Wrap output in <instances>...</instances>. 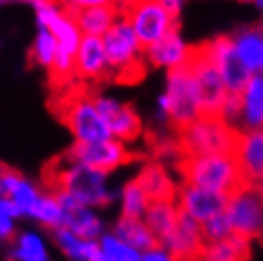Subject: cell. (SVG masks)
Segmentation results:
<instances>
[{
	"label": "cell",
	"instance_id": "obj_41",
	"mask_svg": "<svg viewBox=\"0 0 263 261\" xmlns=\"http://www.w3.org/2000/svg\"><path fill=\"white\" fill-rule=\"evenodd\" d=\"M158 2H160L168 12L174 13V15H179L181 10H183V6L187 4V0H158Z\"/></svg>",
	"mask_w": 263,
	"mask_h": 261
},
{
	"label": "cell",
	"instance_id": "obj_11",
	"mask_svg": "<svg viewBox=\"0 0 263 261\" xmlns=\"http://www.w3.org/2000/svg\"><path fill=\"white\" fill-rule=\"evenodd\" d=\"M189 67L195 74L198 91H200L202 111L208 113V115H219V109H221V105H223L225 98L229 94L219 71L210 59L204 55L200 48H195Z\"/></svg>",
	"mask_w": 263,
	"mask_h": 261
},
{
	"label": "cell",
	"instance_id": "obj_43",
	"mask_svg": "<svg viewBox=\"0 0 263 261\" xmlns=\"http://www.w3.org/2000/svg\"><path fill=\"white\" fill-rule=\"evenodd\" d=\"M240 2H250V4H254L256 8L263 10V0H240Z\"/></svg>",
	"mask_w": 263,
	"mask_h": 261
},
{
	"label": "cell",
	"instance_id": "obj_29",
	"mask_svg": "<svg viewBox=\"0 0 263 261\" xmlns=\"http://www.w3.org/2000/svg\"><path fill=\"white\" fill-rule=\"evenodd\" d=\"M103 261H141V252L115 233H105L98 238Z\"/></svg>",
	"mask_w": 263,
	"mask_h": 261
},
{
	"label": "cell",
	"instance_id": "obj_18",
	"mask_svg": "<svg viewBox=\"0 0 263 261\" xmlns=\"http://www.w3.org/2000/svg\"><path fill=\"white\" fill-rule=\"evenodd\" d=\"M60 196L61 208H63V227L71 229L82 238H99L103 235V219L98 214V208L72 198L63 191H55Z\"/></svg>",
	"mask_w": 263,
	"mask_h": 261
},
{
	"label": "cell",
	"instance_id": "obj_16",
	"mask_svg": "<svg viewBox=\"0 0 263 261\" xmlns=\"http://www.w3.org/2000/svg\"><path fill=\"white\" fill-rule=\"evenodd\" d=\"M244 183L259 185L263 181V128L238 132L233 149Z\"/></svg>",
	"mask_w": 263,
	"mask_h": 261
},
{
	"label": "cell",
	"instance_id": "obj_8",
	"mask_svg": "<svg viewBox=\"0 0 263 261\" xmlns=\"http://www.w3.org/2000/svg\"><path fill=\"white\" fill-rule=\"evenodd\" d=\"M122 13L143 48L178 29V15L168 12L158 0H143Z\"/></svg>",
	"mask_w": 263,
	"mask_h": 261
},
{
	"label": "cell",
	"instance_id": "obj_36",
	"mask_svg": "<svg viewBox=\"0 0 263 261\" xmlns=\"http://www.w3.org/2000/svg\"><path fill=\"white\" fill-rule=\"evenodd\" d=\"M219 117L227 120L231 126H238V117H240V98H238V91H229L227 98H225L221 109H219Z\"/></svg>",
	"mask_w": 263,
	"mask_h": 261
},
{
	"label": "cell",
	"instance_id": "obj_6",
	"mask_svg": "<svg viewBox=\"0 0 263 261\" xmlns=\"http://www.w3.org/2000/svg\"><path fill=\"white\" fill-rule=\"evenodd\" d=\"M225 214L233 233L256 240L263 236V193L257 185L242 183L227 195Z\"/></svg>",
	"mask_w": 263,
	"mask_h": 261
},
{
	"label": "cell",
	"instance_id": "obj_46",
	"mask_svg": "<svg viewBox=\"0 0 263 261\" xmlns=\"http://www.w3.org/2000/svg\"><path fill=\"white\" fill-rule=\"evenodd\" d=\"M259 74H261V79H263V71H261V72H259Z\"/></svg>",
	"mask_w": 263,
	"mask_h": 261
},
{
	"label": "cell",
	"instance_id": "obj_1",
	"mask_svg": "<svg viewBox=\"0 0 263 261\" xmlns=\"http://www.w3.org/2000/svg\"><path fill=\"white\" fill-rule=\"evenodd\" d=\"M50 183L53 191H63L92 208H105L112 202L109 174L67 157L65 162L53 166Z\"/></svg>",
	"mask_w": 263,
	"mask_h": 261
},
{
	"label": "cell",
	"instance_id": "obj_5",
	"mask_svg": "<svg viewBox=\"0 0 263 261\" xmlns=\"http://www.w3.org/2000/svg\"><path fill=\"white\" fill-rule=\"evenodd\" d=\"M101 39L105 46L111 74L120 80L139 79L145 67L143 46L124 17V13H120L119 20L112 23L111 29Z\"/></svg>",
	"mask_w": 263,
	"mask_h": 261
},
{
	"label": "cell",
	"instance_id": "obj_37",
	"mask_svg": "<svg viewBox=\"0 0 263 261\" xmlns=\"http://www.w3.org/2000/svg\"><path fill=\"white\" fill-rule=\"evenodd\" d=\"M172 254L162 242H155L151 248L141 252V261H170Z\"/></svg>",
	"mask_w": 263,
	"mask_h": 261
},
{
	"label": "cell",
	"instance_id": "obj_44",
	"mask_svg": "<svg viewBox=\"0 0 263 261\" xmlns=\"http://www.w3.org/2000/svg\"><path fill=\"white\" fill-rule=\"evenodd\" d=\"M4 168H6V166H2V164H0V177H2V172H4Z\"/></svg>",
	"mask_w": 263,
	"mask_h": 261
},
{
	"label": "cell",
	"instance_id": "obj_23",
	"mask_svg": "<svg viewBox=\"0 0 263 261\" xmlns=\"http://www.w3.org/2000/svg\"><path fill=\"white\" fill-rule=\"evenodd\" d=\"M179 208L176 198H160V200H151L143 214L145 225L151 229L158 242H162L166 236L172 233L179 219Z\"/></svg>",
	"mask_w": 263,
	"mask_h": 261
},
{
	"label": "cell",
	"instance_id": "obj_26",
	"mask_svg": "<svg viewBox=\"0 0 263 261\" xmlns=\"http://www.w3.org/2000/svg\"><path fill=\"white\" fill-rule=\"evenodd\" d=\"M202 259L208 261H240L250 257V240L244 236L231 233L225 238L206 242L200 254Z\"/></svg>",
	"mask_w": 263,
	"mask_h": 261
},
{
	"label": "cell",
	"instance_id": "obj_34",
	"mask_svg": "<svg viewBox=\"0 0 263 261\" xmlns=\"http://www.w3.org/2000/svg\"><path fill=\"white\" fill-rule=\"evenodd\" d=\"M200 227H202V235L206 242L219 240V238H225L233 233V227H231V221L225 214V210L216 214V216L208 217L204 223H200Z\"/></svg>",
	"mask_w": 263,
	"mask_h": 261
},
{
	"label": "cell",
	"instance_id": "obj_13",
	"mask_svg": "<svg viewBox=\"0 0 263 261\" xmlns=\"http://www.w3.org/2000/svg\"><path fill=\"white\" fill-rule=\"evenodd\" d=\"M176 202L181 214L193 217L198 223H204L208 217L223 212L227 204V195L183 181V185L176 191Z\"/></svg>",
	"mask_w": 263,
	"mask_h": 261
},
{
	"label": "cell",
	"instance_id": "obj_35",
	"mask_svg": "<svg viewBox=\"0 0 263 261\" xmlns=\"http://www.w3.org/2000/svg\"><path fill=\"white\" fill-rule=\"evenodd\" d=\"M50 72H52V79L55 82L71 80L74 77V53L65 52V50H58L55 59H53L52 67H50Z\"/></svg>",
	"mask_w": 263,
	"mask_h": 261
},
{
	"label": "cell",
	"instance_id": "obj_15",
	"mask_svg": "<svg viewBox=\"0 0 263 261\" xmlns=\"http://www.w3.org/2000/svg\"><path fill=\"white\" fill-rule=\"evenodd\" d=\"M74 77L88 80V82H98V80L111 77L101 36L82 34L79 48L74 52Z\"/></svg>",
	"mask_w": 263,
	"mask_h": 261
},
{
	"label": "cell",
	"instance_id": "obj_32",
	"mask_svg": "<svg viewBox=\"0 0 263 261\" xmlns=\"http://www.w3.org/2000/svg\"><path fill=\"white\" fill-rule=\"evenodd\" d=\"M58 50H60L58 39L53 36L52 31L48 27H39L36 36L33 40V46H31V58H33L34 63L50 71Z\"/></svg>",
	"mask_w": 263,
	"mask_h": 261
},
{
	"label": "cell",
	"instance_id": "obj_45",
	"mask_svg": "<svg viewBox=\"0 0 263 261\" xmlns=\"http://www.w3.org/2000/svg\"><path fill=\"white\" fill-rule=\"evenodd\" d=\"M257 187H259V191H261V193H263V181L259 183V185H257Z\"/></svg>",
	"mask_w": 263,
	"mask_h": 261
},
{
	"label": "cell",
	"instance_id": "obj_14",
	"mask_svg": "<svg viewBox=\"0 0 263 261\" xmlns=\"http://www.w3.org/2000/svg\"><path fill=\"white\" fill-rule=\"evenodd\" d=\"M193 52L195 48L187 44V40L181 36L178 29H174L157 42H153L151 46L143 48V59L145 65L172 71V69L187 65L193 58Z\"/></svg>",
	"mask_w": 263,
	"mask_h": 261
},
{
	"label": "cell",
	"instance_id": "obj_27",
	"mask_svg": "<svg viewBox=\"0 0 263 261\" xmlns=\"http://www.w3.org/2000/svg\"><path fill=\"white\" fill-rule=\"evenodd\" d=\"M112 233L119 235L120 238H124L128 244H132L139 252L151 248L155 242H158L151 233V229L145 225L143 217L120 216L117 223L112 225Z\"/></svg>",
	"mask_w": 263,
	"mask_h": 261
},
{
	"label": "cell",
	"instance_id": "obj_22",
	"mask_svg": "<svg viewBox=\"0 0 263 261\" xmlns=\"http://www.w3.org/2000/svg\"><path fill=\"white\" fill-rule=\"evenodd\" d=\"M53 242L61 254L72 261H103L98 238H82L63 225L53 229Z\"/></svg>",
	"mask_w": 263,
	"mask_h": 261
},
{
	"label": "cell",
	"instance_id": "obj_3",
	"mask_svg": "<svg viewBox=\"0 0 263 261\" xmlns=\"http://www.w3.org/2000/svg\"><path fill=\"white\" fill-rule=\"evenodd\" d=\"M183 181L200 185L204 189L229 195L244 183L238 162L233 153H214V155H191L185 157L181 166Z\"/></svg>",
	"mask_w": 263,
	"mask_h": 261
},
{
	"label": "cell",
	"instance_id": "obj_10",
	"mask_svg": "<svg viewBox=\"0 0 263 261\" xmlns=\"http://www.w3.org/2000/svg\"><path fill=\"white\" fill-rule=\"evenodd\" d=\"M198 48L216 65V69L219 71L221 79H223L225 86H227V90L229 91L242 90V86L248 82L252 72L240 61L237 50L233 46L231 36H219V39L210 40V42H206L204 46H198Z\"/></svg>",
	"mask_w": 263,
	"mask_h": 261
},
{
	"label": "cell",
	"instance_id": "obj_19",
	"mask_svg": "<svg viewBox=\"0 0 263 261\" xmlns=\"http://www.w3.org/2000/svg\"><path fill=\"white\" fill-rule=\"evenodd\" d=\"M0 195H8L20 208L21 216L31 217L42 193L34 183L27 181L21 174L10 170V168H4L2 177H0Z\"/></svg>",
	"mask_w": 263,
	"mask_h": 261
},
{
	"label": "cell",
	"instance_id": "obj_31",
	"mask_svg": "<svg viewBox=\"0 0 263 261\" xmlns=\"http://www.w3.org/2000/svg\"><path fill=\"white\" fill-rule=\"evenodd\" d=\"M149 202H151V198L145 193L143 187L139 185L138 179L126 183L120 191V212H122V216L143 217Z\"/></svg>",
	"mask_w": 263,
	"mask_h": 261
},
{
	"label": "cell",
	"instance_id": "obj_33",
	"mask_svg": "<svg viewBox=\"0 0 263 261\" xmlns=\"http://www.w3.org/2000/svg\"><path fill=\"white\" fill-rule=\"evenodd\" d=\"M31 217L36 219L40 225L52 229V231L55 227H61V225H63V208H61L58 193L52 191L50 195L40 196L39 204H36V208H34Z\"/></svg>",
	"mask_w": 263,
	"mask_h": 261
},
{
	"label": "cell",
	"instance_id": "obj_12",
	"mask_svg": "<svg viewBox=\"0 0 263 261\" xmlns=\"http://www.w3.org/2000/svg\"><path fill=\"white\" fill-rule=\"evenodd\" d=\"M93 101L105 120L111 137H117L120 141L128 143L141 134V128H143L141 118L134 111L132 105L112 98V96H105V94L93 96Z\"/></svg>",
	"mask_w": 263,
	"mask_h": 261
},
{
	"label": "cell",
	"instance_id": "obj_2",
	"mask_svg": "<svg viewBox=\"0 0 263 261\" xmlns=\"http://www.w3.org/2000/svg\"><path fill=\"white\" fill-rule=\"evenodd\" d=\"M160 120H168L176 130L202 115V99L189 63L166 74V88L157 99Z\"/></svg>",
	"mask_w": 263,
	"mask_h": 261
},
{
	"label": "cell",
	"instance_id": "obj_25",
	"mask_svg": "<svg viewBox=\"0 0 263 261\" xmlns=\"http://www.w3.org/2000/svg\"><path fill=\"white\" fill-rule=\"evenodd\" d=\"M136 179H138L139 185L145 189V193L149 195L151 200L176 198L178 187H176L172 176L168 174V170H166L162 164H158V162L145 164Z\"/></svg>",
	"mask_w": 263,
	"mask_h": 261
},
{
	"label": "cell",
	"instance_id": "obj_40",
	"mask_svg": "<svg viewBox=\"0 0 263 261\" xmlns=\"http://www.w3.org/2000/svg\"><path fill=\"white\" fill-rule=\"evenodd\" d=\"M0 212H2V214H6V216H10V217H13V219L21 217L20 208L15 206V202H13L8 195H0Z\"/></svg>",
	"mask_w": 263,
	"mask_h": 261
},
{
	"label": "cell",
	"instance_id": "obj_7",
	"mask_svg": "<svg viewBox=\"0 0 263 261\" xmlns=\"http://www.w3.org/2000/svg\"><path fill=\"white\" fill-rule=\"evenodd\" d=\"M63 122L71 130L74 141H96L111 137L105 120L99 113L93 96L72 94L63 101Z\"/></svg>",
	"mask_w": 263,
	"mask_h": 261
},
{
	"label": "cell",
	"instance_id": "obj_24",
	"mask_svg": "<svg viewBox=\"0 0 263 261\" xmlns=\"http://www.w3.org/2000/svg\"><path fill=\"white\" fill-rule=\"evenodd\" d=\"M120 10L117 4H98V6H88L82 10H77L72 13L77 25L82 34H93V36H103L111 29V25L119 20Z\"/></svg>",
	"mask_w": 263,
	"mask_h": 261
},
{
	"label": "cell",
	"instance_id": "obj_20",
	"mask_svg": "<svg viewBox=\"0 0 263 261\" xmlns=\"http://www.w3.org/2000/svg\"><path fill=\"white\" fill-rule=\"evenodd\" d=\"M240 117L237 130H259L263 128V79L261 74H252L248 82L238 91Z\"/></svg>",
	"mask_w": 263,
	"mask_h": 261
},
{
	"label": "cell",
	"instance_id": "obj_21",
	"mask_svg": "<svg viewBox=\"0 0 263 261\" xmlns=\"http://www.w3.org/2000/svg\"><path fill=\"white\" fill-rule=\"evenodd\" d=\"M231 40L244 67L252 74H259L263 71V23L244 27L233 34Z\"/></svg>",
	"mask_w": 263,
	"mask_h": 261
},
{
	"label": "cell",
	"instance_id": "obj_4",
	"mask_svg": "<svg viewBox=\"0 0 263 261\" xmlns=\"http://www.w3.org/2000/svg\"><path fill=\"white\" fill-rule=\"evenodd\" d=\"M179 149L185 157L233 153L238 130L219 115L202 113L189 124L179 128Z\"/></svg>",
	"mask_w": 263,
	"mask_h": 261
},
{
	"label": "cell",
	"instance_id": "obj_42",
	"mask_svg": "<svg viewBox=\"0 0 263 261\" xmlns=\"http://www.w3.org/2000/svg\"><path fill=\"white\" fill-rule=\"evenodd\" d=\"M139 2H143V0H115V4L119 6L120 12H124V10H128V8H132V6H136Z\"/></svg>",
	"mask_w": 263,
	"mask_h": 261
},
{
	"label": "cell",
	"instance_id": "obj_30",
	"mask_svg": "<svg viewBox=\"0 0 263 261\" xmlns=\"http://www.w3.org/2000/svg\"><path fill=\"white\" fill-rule=\"evenodd\" d=\"M12 255L20 261H46L50 259V252L44 238L34 233V231H25L15 238Z\"/></svg>",
	"mask_w": 263,
	"mask_h": 261
},
{
	"label": "cell",
	"instance_id": "obj_9",
	"mask_svg": "<svg viewBox=\"0 0 263 261\" xmlns=\"http://www.w3.org/2000/svg\"><path fill=\"white\" fill-rule=\"evenodd\" d=\"M65 157L111 174L130 160V151L124 141L117 137H105L96 141H74Z\"/></svg>",
	"mask_w": 263,
	"mask_h": 261
},
{
	"label": "cell",
	"instance_id": "obj_28",
	"mask_svg": "<svg viewBox=\"0 0 263 261\" xmlns=\"http://www.w3.org/2000/svg\"><path fill=\"white\" fill-rule=\"evenodd\" d=\"M46 27L53 33V36L58 39L60 50H65V52H71V53L77 52L80 39H82V33H80L79 25H77V20H74L72 12L63 8L61 12H58L53 15Z\"/></svg>",
	"mask_w": 263,
	"mask_h": 261
},
{
	"label": "cell",
	"instance_id": "obj_39",
	"mask_svg": "<svg viewBox=\"0 0 263 261\" xmlns=\"http://www.w3.org/2000/svg\"><path fill=\"white\" fill-rule=\"evenodd\" d=\"M15 219L6 214L0 212V240H6V238H12L13 233H15Z\"/></svg>",
	"mask_w": 263,
	"mask_h": 261
},
{
	"label": "cell",
	"instance_id": "obj_17",
	"mask_svg": "<svg viewBox=\"0 0 263 261\" xmlns=\"http://www.w3.org/2000/svg\"><path fill=\"white\" fill-rule=\"evenodd\" d=\"M162 244L172 254V259H197L202 254L206 240L200 223L185 214H179L176 227L172 229V233L162 240Z\"/></svg>",
	"mask_w": 263,
	"mask_h": 261
},
{
	"label": "cell",
	"instance_id": "obj_38",
	"mask_svg": "<svg viewBox=\"0 0 263 261\" xmlns=\"http://www.w3.org/2000/svg\"><path fill=\"white\" fill-rule=\"evenodd\" d=\"M61 6L69 10V12H77V10H82V8L88 6H98V4H115V0H60Z\"/></svg>",
	"mask_w": 263,
	"mask_h": 261
}]
</instances>
